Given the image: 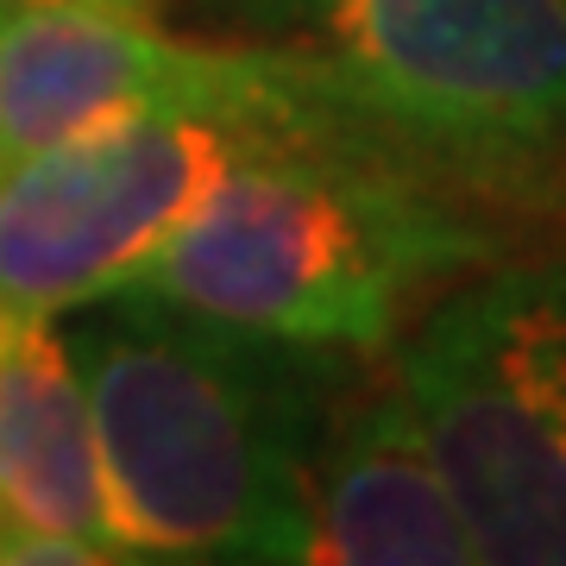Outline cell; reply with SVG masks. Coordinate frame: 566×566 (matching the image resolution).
<instances>
[{
	"mask_svg": "<svg viewBox=\"0 0 566 566\" xmlns=\"http://www.w3.org/2000/svg\"><path fill=\"white\" fill-rule=\"evenodd\" d=\"M120 560H308L315 460L371 353L120 290L63 315Z\"/></svg>",
	"mask_w": 566,
	"mask_h": 566,
	"instance_id": "cell-1",
	"label": "cell"
},
{
	"mask_svg": "<svg viewBox=\"0 0 566 566\" xmlns=\"http://www.w3.org/2000/svg\"><path fill=\"white\" fill-rule=\"evenodd\" d=\"M504 245L460 177L315 107L233 164L126 290L277 340L385 353L434 290Z\"/></svg>",
	"mask_w": 566,
	"mask_h": 566,
	"instance_id": "cell-2",
	"label": "cell"
},
{
	"mask_svg": "<svg viewBox=\"0 0 566 566\" xmlns=\"http://www.w3.org/2000/svg\"><path fill=\"white\" fill-rule=\"evenodd\" d=\"M327 120L460 182L566 145V0H221Z\"/></svg>",
	"mask_w": 566,
	"mask_h": 566,
	"instance_id": "cell-3",
	"label": "cell"
},
{
	"mask_svg": "<svg viewBox=\"0 0 566 566\" xmlns=\"http://www.w3.org/2000/svg\"><path fill=\"white\" fill-rule=\"evenodd\" d=\"M447 485L497 566H566V252L491 259L397 334Z\"/></svg>",
	"mask_w": 566,
	"mask_h": 566,
	"instance_id": "cell-4",
	"label": "cell"
},
{
	"mask_svg": "<svg viewBox=\"0 0 566 566\" xmlns=\"http://www.w3.org/2000/svg\"><path fill=\"white\" fill-rule=\"evenodd\" d=\"M315 107L303 102L290 63L277 57L271 76L252 88L145 107L7 164L0 308L63 322L102 296H120L233 164L283 139Z\"/></svg>",
	"mask_w": 566,
	"mask_h": 566,
	"instance_id": "cell-5",
	"label": "cell"
},
{
	"mask_svg": "<svg viewBox=\"0 0 566 566\" xmlns=\"http://www.w3.org/2000/svg\"><path fill=\"white\" fill-rule=\"evenodd\" d=\"M264 44H196L158 0H0V170L107 120L271 76Z\"/></svg>",
	"mask_w": 566,
	"mask_h": 566,
	"instance_id": "cell-6",
	"label": "cell"
},
{
	"mask_svg": "<svg viewBox=\"0 0 566 566\" xmlns=\"http://www.w3.org/2000/svg\"><path fill=\"white\" fill-rule=\"evenodd\" d=\"M315 535L308 560L334 566H479L485 547L465 523L460 497L447 485L434 441L422 428V409L397 378L390 359L385 378L346 385L334 422H327L322 460H315Z\"/></svg>",
	"mask_w": 566,
	"mask_h": 566,
	"instance_id": "cell-7",
	"label": "cell"
},
{
	"mask_svg": "<svg viewBox=\"0 0 566 566\" xmlns=\"http://www.w3.org/2000/svg\"><path fill=\"white\" fill-rule=\"evenodd\" d=\"M0 560H120L70 334L13 308H0Z\"/></svg>",
	"mask_w": 566,
	"mask_h": 566,
	"instance_id": "cell-8",
	"label": "cell"
}]
</instances>
